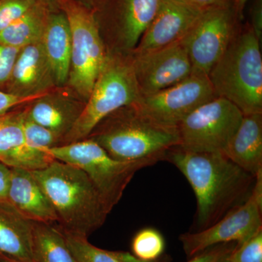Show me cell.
<instances>
[{
    "mask_svg": "<svg viewBox=\"0 0 262 262\" xmlns=\"http://www.w3.org/2000/svg\"><path fill=\"white\" fill-rule=\"evenodd\" d=\"M54 160L80 169L97 189L108 211L121 200L138 170L149 166L142 162H124L112 158L90 139L45 150Z\"/></svg>",
    "mask_w": 262,
    "mask_h": 262,
    "instance_id": "obj_6",
    "label": "cell"
},
{
    "mask_svg": "<svg viewBox=\"0 0 262 262\" xmlns=\"http://www.w3.org/2000/svg\"><path fill=\"white\" fill-rule=\"evenodd\" d=\"M37 3H40L48 8L50 11H55L59 10L60 5L63 0H37Z\"/></svg>",
    "mask_w": 262,
    "mask_h": 262,
    "instance_id": "obj_37",
    "label": "cell"
},
{
    "mask_svg": "<svg viewBox=\"0 0 262 262\" xmlns=\"http://www.w3.org/2000/svg\"><path fill=\"white\" fill-rule=\"evenodd\" d=\"M216 97L208 76L193 72L171 87L141 96L134 104L158 123L177 127L196 108Z\"/></svg>",
    "mask_w": 262,
    "mask_h": 262,
    "instance_id": "obj_12",
    "label": "cell"
},
{
    "mask_svg": "<svg viewBox=\"0 0 262 262\" xmlns=\"http://www.w3.org/2000/svg\"><path fill=\"white\" fill-rule=\"evenodd\" d=\"M37 0H0V32L37 4Z\"/></svg>",
    "mask_w": 262,
    "mask_h": 262,
    "instance_id": "obj_27",
    "label": "cell"
},
{
    "mask_svg": "<svg viewBox=\"0 0 262 262\" xmlns=\"http://www.w3.org/2000/svg\"><path fill=\"white\" fill-rule=\"evenodd\" d=\"M186 1L203 10L213 8V7L234 3V0H186Z\"/></svg>",
    "mask_w": 262,
    "mask_h": 262,
    "instance_id": "obj_34",
    "label": "cell"
},
{
    "mask_svg": "<svg viewBox=\"0 0 262 262\" xmlns=\"http://www.w3.org/2000/svg\"><path fill=\"white\" fill-rule=\"evenodd\" d=\"M140 97L131 54L108 52L83 110L61 145L86 139L103 119L119 108L134 104Z\"/></svg>",
    "mask_w": 262,
    "mask_h": 262,
    "instance_id": "obj_5",
    "label": "cell"
},
{
    "mask_svg": "<svg viewBox=\"0 0 262 262\" xmlns=\"http://www.w3.org/2000/svg\"><path fill=\"white\" fill-rule=\"evenodd\" d=\"M224 154L253 177L262 171V113L244 115Z\"/></svg>",
    "mask_w": 262,
    "mask_h": 262,
    "instance_id": "obj_21",
    "label": "cell"
},
{
    "mask_svg": "<svg viewBox=\"0 0 262 262\" xmlns=\"http://www.w3.org/2000/svg\"><path fill=\"white\" fill-rule=\"evenodd\" d=\"M243 118L242 112L228 100L213 98L179 124V146L189 151L224 153Z\"/></svg>",
    "mask_w": 262,
    "mask_h": 262,
    "instance_id": "obj_8",
    "label": "cell"
},
{
    "mask_svg": "<svg viewBox=\"0 0 262 262\" xmlns=\"http://www.w3.org/2000/svg\"><path fill=\"white\" fill-rule=\"evenodd\" d=\"M8 202L32 222L50 225L58 223L56 211L31 170L11 168Z\"/></svg>",
    "mask_w": 262,
    "mask_h": 262,
    "instance_id": "obj_18",
    "label": "cell"
},
{
    "mask_svg": "<svg viewBox=\"0 0 262 262\" xmlns=\"http://www.w3.org/2000/svg\"><path fill=\"white\" fill-rule=\"evenodd\" d=\"M131 57L141 96L171 87L193 73L184 39L155 51L131 53Z\"/></svg>",
    "mask_w": 262,
    "mask_h": 262,
    "instance_id": "obj_13",
    "label": "cell"
},
{
    "mask_svg": "<svg viewBox=\"0 0 262 262\" xmlns=\"http://www.w3.org/2000/svg\"><path fill=\"white\" fill-rule=\"evenodd\" d=\"M23 129L27 144L34 149L45 150L60 146L63 139L54 132L29 118L24 107Z\"/></svg>",
    "mask_w": 262,
    "mask_h": 262,
    "instance_id": "obj_26",
    "label": "cell"
},
{
    "mask_svg": "<svg viewBox=\"0 0 262 262\" xmlns=\"http://www.w3.org/2000/svg\"><path fill=\"white\" fill-rule=\"evenodd\" d=\"M11 168L0 162V202H8Z\"/></svg>",
    "mask_w": 262,
    "mask_h": 262,
    "instance_id": "obj_33",
    "label": "cell"
},
{
    "mask_svg": "<svg viewBox=\"0 0 262 262\" xmlns=\"http://www.w3.org/2000/svg\"><path fill=\"white\" fill-rule=\"evenodd\" d=\"M230 262H262V229L241 245H237Z\"/></svg>",
    "mask_w": 262,
    "mask_h": 262,
    "instance_id": "obj_28",
    "label": "cell"
},
{
    "mask_svg": "<svg viewBox=\"0 0 262 262\" xmlns=\"http://www.w3.org/2000/svg\"><path fill=\"white\" fill-rule=\"evenodd\" d=\"M182 172L196 200L194 232L211 227L247 201L256 177L222 152L169 150L165 160Z\"/></svg>",
    "mask_w": 262,
    "mask_h": 262,
    "instance_id": "obj_1",
    "label": "cell"
},
{
    "mask_svg": "<svg viewBox=\"0 0 262 262\" xmlns=\"http://www.w3.org/2000/svg\"><path fill=\"white\" fill-rule=\"evenodd\" d=\"M160 0H108L94 13L108 53L130 55L154 18Z\"/></svg>",
    "mask_w": 262,
    "mask_h": 262,
    "instance_id": "obj_9",
    "label": "cell"
},
{
    "mask_svg": "<svg viewBox=\"0 0 262 262\" xmlns=\"http://www.w3.org/2000/svg\"><path fill=\"white\" fill-rule=\"evenodd\" d=\"M250 26L238 29L208 74L218 97L228 100L244 115L262 113V57Z\"/></svg>",
    "mask_w": 262,
    "mask_h": 262,
    "instance_id": "obj_4",
    "label": "cell"
},
{
    "mask_svg": "<svg viewBox=\"0 0 262 262\" xmlns=\"http://www.w3.org/2000/svg\"><path fill=\"white\" fill-rule=\"evenodd\" d=\"M59 10L67 15L72 35L70 74L65 86L86 103L108 51L92 10L75 0H63Z\"/></svg>",
    "mask_w": 262,
    "mask_h": 262,
    "instance_id": "obj_7",
    "label": "cell"
},
{
    "mask_svg": "<svg viewBox=\"0 0 262 262\" xmlns=\"http://www.w3.org/2000/svg\"><path fill=\"white\" fill-rule=\"evenodd\" d=\"M63 232V231H62ZM64 233V232H63ZM67 244L77 262H170L167 255L154 261H144L134 254L124 251H111L101 249L88 241L87 237H77L65 234Z\"/></svg>",
    "mask_w": 262,
    "mask_h": 262,
    "instance_id": "obj_24",
    "label": "cell"
},
{
    "mask_svg": "<svg viewBox=\"0 0 262 262\" xmlns=\"http://www.w3.org/2000/svg\"><path fill=\"white\" fill-rule=\"evenodd\" d=\"M237 246L236 242L216 245L198 253L187 262H230Z\"/></svg>",
    "mask_w": 262,
    "mask_h": 262,
    "instance_id": "obj_29",
    "label": "cell"
},
{
    "mask_svg": "<svg viewBox=\"0 0 262 262\" xmlns=\"http://www.w3.org/2000/svg\"><path fill=\"white\" fill-rule=\"evenodd\" d=\"M58 217L65 234L87 237L104 224L110 213L97 189L80 169L54 160L32 171Z\"/></svg>",
    "mask_w": 262,
    "mask_h": 262,
    "instance_id": "obj_2",
    "label": "cell"
},
{
    "mask_svg": "<svg viewBox=\"0 0 262 262\" xmlns=\"http://www.w3.org/2000/svg\"><path fill=\"white\" fill-rule=\"evenodd\" d=\"M41 42L57 87H63L70 74L72 35L68 19L61 10L50 13Z\"/></svg>",
    "mask_w": 262,
    "mask_h": 262,
    "instance_id": "obj_20",
    "label": "cell"
},
{
    "mask_svg": "<svg viewBox=\"0 0 262 262\" xmlns=\"http://www.w3.org/2000/svg\"><path fill=\"white\" fill-rule=\"evenodd\" d=\"M20 50L0 40V91H5Z\"/></svg>",
    "mask_w": 262,
    "mask_h": 262,
    "instance_id": "obj_30",
    "label": "cell"
},
{
    "mask_svg": "<svg viewBox=\"0 0 262 262\" xmlns=\"http://www.w3.org/2000/svg\"><path fill=\"white\" fill-rule=\"evenodd\" d=\"M56 88L42 42L20 48L5 92L19 97H36Z\"/></svg>",
    "mask_w": 262,
    "mask_h": 262,
    "instance_id": "obj_15",
    "label": "cell"
},
{
    "mask_svg": "<svg viewBox=\"0 0 262 262\" xmlns=\"http://www.w3.org/2000/svg\"><path fill=\"white\" fill-rule=\"evenodd\" d=\"M84 105L83 101L63 86L26 105L25 111L33 121L53 131L63 140L80 117Z\"/></svg>",
    "mask_w": 262,
    "mask_h": 262,
    "instance_id": "obj_17",
    "label": "cell"
},
{
    "mask_svg": "<svg viewBox=\"0 0 262 262\" xmlns=\"http://www.w3.org/2000/svg\"><path fill=\"white\" fill-rule=\"evenodd\" d=\"M50 13L46 7L37 3L23 16L0 32V40L18 48L39 42Z\"/></svg>",
    "mask_w": 262,
    "mask_h": 262,
    "instance_id": "obj_23",
    "label": "cell"
},
{
    "mask_svg": "<svg viewBox=\"0 0 262 262\" xmlns=\"http://www.w3.org/2000/svg\"><path fill=\"white\" fill-rule=\"evenodd\" d=\"M262 171L256 175L253 192L246 203L211 227L181 234L179 241L188 257L226 243L241 245L262 229Z\"/></svg>",
    "mask_w": 262,
    "mask_h": 262,
    "instance_id": "obj_10",
    "label": "cell"
},
{
    "mask_svg": "<svg viewBox=\"0 0 262 262\" xmlns=\"http://www.w3.org/2000/svg\"><path fill=\"white\" fill-rule=\"evenodd\" d=\"M249 0H234V8L239 21L244 18L245 8Z\"/></svg>",
    "mask_w": 262,
    "mask_h": 262,
    "instance_id": "obj_36",
    "label": "cell"
},
{
    "mask_svg": "<svg viewBox=\"0 0 262 262\" xmlns=\"http://www.w3.org/2000/svg\"><path fill=\"white\" fill-rule=\"evenodd\" d=\"M131 247L136 258L144 261H154L163 255L165 239L159 231L149 227L141 229L136 234Z\"/></svg>",
    "mask_w": 262,
    "mask_h": 262,
    "instance_id": "obj_25",
    "label": "cell"
},
{
    "mask_svg": "<svg viewBox=\"0 0 262 262\" xmlns=\"http://www.w3.org/2000/svg\"><path fill=\"white\" fill-rule=\"evenodd\" d=\"M41 96L28 98L19 97V96L8 94L5 91H0V115L11 111L14 108L29 104Z\"/></svg>",
    "mask_w": 262,
    "mask_h": 262,
    "instance_id": "obj_31",
    "label": "cell"
},
{
    "mask_svg": "<svg viewBox=\"0 0 262 262\" xmlns=\"http://www.w3.org/2000/svg\"><path fill=\"white\" fill-rule=\"evenodd\" d=\"M24 107L0 115V162L10 168L34 171L46 168L54 159L46 151L27 144L23 129Z\"/></svg>",
    "mask_w": 262,
    "mask_h": 262,
    "instance_id": "obj_16",
    "label": "cell"
},
{
    "mask_svg": "<svg viewBox=\"0 0 262 262\" xmlns=\"http://www.w3.org/2000/svg\"><path fill=\"white\" fill-rule=\"evenodd\" d=\"M251 23L250 27L255 36L261 42L262 37V2L256 0L251 10Z\"/></svg>",
    "mask_w": 262,
    "mask_h": 262,
    "instance_id": "obj_32",
    "label": "cell"
},
{
    "mask_svg": "<svg viewBox=\"0 0 262 262\" xmlns=\"http://www.w3.org/2000/svg\"><path fill=\"white\" fill-rule=\"evenodd\" d=\"M32 228L36 262H77L59 227L32 222Z\"/></svg>",
    "mask_w": 262,
    "mask_h": 262,
    "instance_id": "obj_22",
    "label": "cell"
},
{
    "mask_svg": "<svg viewBox=\"0 0 262 262\" xmlns=\"http://www.w3.org/2000/svg\"><path fill=\"white\" fill-rule=\"evenodd\" d=\"M0 262H16L13 261V260H10L9 258H5L4 256H0Z\"/></svg>",
    "mask_w": 262,
    "mask_h": 262,
    "instance_id": "obj_38",
    "label": "cell"
},
{
    "mask_svg": "<svg viewBox=\"0 0 262 262\" xmlns=\"http://www.w3.org/2000/svg\"><path fill=\"white\" fill-rule=\"evenodd\" d=\"M203 12L186 0H160L154 18L131 53L155 51L182 40Z\"/></svg>",
    "mask_w": 262,
    "mask_h": 262,
    "instance_id": "obj_14",
    "label": "cell"
},
{
    "mask_svg": "<svg viewBox=\"0 0 262 262\" xmlns=\"http://www.w3.org/2000/svg\"><path fill=\"white\" fill-rule=\"evenodd\" d=\"M86 139L96 141L112 158L152 165L180 144L178 127L158 123L138 110L124 106L103 119Z\"/></svg>",
    "mask_w": 262,
    "mask_h": 262,
    "instance_id": "obj_3",
    "label": "cell"
},
{
    "mask_svg": "<svg viewBox=\"0 0 262 262\" xmlns=\"http://www.w3.org/2000/svg\"><path fill=\"white\" fill-rule=\"evenodd\" d=\"M239 21L234 3L204 10L184 39L194 73L208 75L238 30Z\"/></svg>",
    "mask_w": 262,
    "mask_h": 262,
    "instance_id": "obj_11",
    "label": "cell"
},
{
    "mask_svg": "<svg viewBox=\"0 0 262 262\" xmlns=\"http://www.w3.org/2000/svg\"><path fill=\"white\" fill-rule=\"evenodd\" d=\"M0 256L16 262H36L32 222L8 202H0Z\"/></svg>",
    "mask_w": 262,
    "mask_h": 262,
    "instance_id": "obj_19",
    "label": "cell"
},
{
    "mask_svg": "<svg viewBox=\"0 0 262 262\" xmlns=\"http://www.w3.org/2000/svg\"><path fill=\"white\" fill-rule=\"evenodd\" d=\"M75 1L83 5L88 9L92 10L94 13H96L107 3L108 0H75Z\"/></svg>",
    "mask_w": 262,
    "mask_h": 262,
    "instance_id": "obj_35",
    "label": "cell"
}]
</instances>
